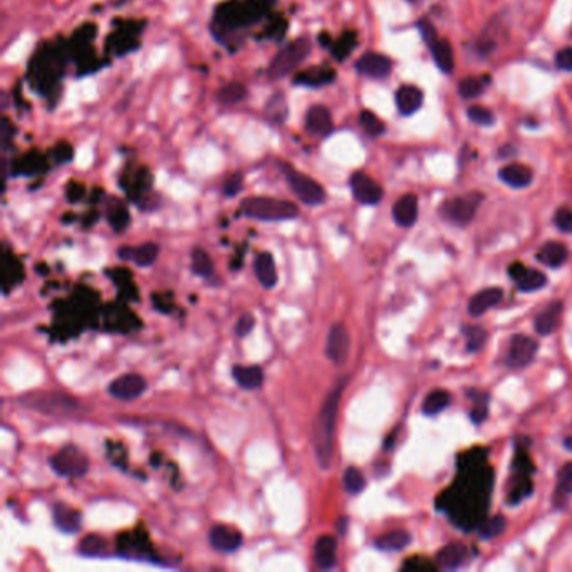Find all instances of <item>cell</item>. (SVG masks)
<instances>
[{"label": "cell", "mask_w": 572, "mask_h": 572, "mask_svg": "<svg viewBox=\"0 0 572 572\" xmlns=\"http://www.w3.org/2000/svg\"><path fill=\"white\" fill-rule=\"evenodd\" d=\"M346 381L341 379L332 388V391L327 394L326 401L320 406L319 416L314 423V431H312V443H314L316 458L320 468L327 470L332 462V448H334V431H336V420L337 411H339L341 394L346 386Z\"/></svg>", "instance_id": "1"}, {"label": "cell", "mask_w": 572, "mask_h": 572, "mask_svg": "<svg viewBox=\"0 0 572 572\" xmlns=\"http://www.w3.org/2000/svg\"><path fill=\"white\" fill-rule=\"evenodd\" d=\"M272 0H244V2H227L215 12L214 34L228 32L259 22L267 12Z\"/></svg>", "instance_id": "2"}, {"label": "cell", "mask_w": 572, "mask_h": 572, "mask_svg": "<svg viewBox=\"0 0 572 572\" xmlns=\"http://www.w3.org/2000/svg\"><path fill=\"white\" fill-rule=\"evenodd\" d=\"M242 214L249 219L262 222H282L297 219L299 208L296 203L271 197H249L240 203Z\"/></svg>", "instance_id": "3"}, {"label": "cell", "mask_w": 572, "mask_h": 572, "mask_svg": "<svg viewBox=\"0 0 572 572\" xmlns=\"http://www.w3.org/2000/svg\"><path fill=\"white\" fill-rule=\"evenodd\" d=\"M311 49H312L311 41L307 37H299L296 41L289 42V44L284 46L282 49L274 56V59L271 60L267 69V76L275 81L290 74V72L296 71V69L304 63L307 56H309Z\"/></svg>", "instance_id": "4"}, {"label": "cell", "mask_w": 572, "mask_h": 572, "mask_svg": "<svg viewBox=\"0 0 572 572\" xmlns=\"http://www.w3.org/2000/svg\"><path fill=\"white\" fill-rule=\"evenodd\" d=\"M279 167L280 170H282L292 193L296 195L302 203H306V205L309 207H316L326 202V190H324L318 181L312 180L311 176L304 175V173L296 170V168H292L287 163H280Z\"/></svg>", "instance_id": "5"}, {"label": "cell", "mask_w": 572, "mask_h": 572, "mask_svg": "<svg viewBox=\"0 0 572 572\" xmlns=\"http://www.w3.org/2000/svg\"><path fill=\"white\" fill-rule=\"evenodd\" d=\"M19 403L25 406V408L44 415H67L79 406V403H77L72 396L52 391L27 394V396L20 398Z\"/></svg>", "instance_id": "6"}, {"label": "cell", "mask_w": 572, "mask_h": 572, "mask_svg": "<svg viewBox=\"0 0 572 572\" xmlns=\"http://www.w3.org/2000/svg\"><path fill=\"white\" fill-rule=\"evenodd\" d=\"M51 467L56 474L67 479H81L89 468V460L74 445H66L51 458Z\"/></svg>", "instance_id": "7"}, {"label": "cell", "mask_w": 572, "mask_h": 572, "mask_svg": "<svg viewBox=\"0 0 572 572\" xmlns=\"http://www.w3.org/2000/svg\"><path fill=\"white\" fill-rule=\"evenodd\" d=\"M482 198L483 197L480 193H468L463 195V197H455L452 200L445 202L441 212H443L446 220H450V222L457 225H467L474 220L476 208H479Z\"/></svg>", "instance_id": "8"}, {"label": "cell", "mask_w": 572, "mask_h": 572, "mask_svg": "<svg viewBox=\"0 0 572 572\" xmlns=\"http://www.w3.org/2000/svg\"><path fill=\"white\" fill-rule=\"evenodd\" d=\"M148 384L143 376L136 375V372H128V375L119 376L115 381H111L110 391L111 396H115L116 400H123V401H131L140 398L143 393L146 391Z\"/></svg>", "instance_id": "9"}, {"label": "cell", "mask_w": 572, "mask_h": 572, "mask_svg": "<svg viewBox=\"0 0 572 572\" xmlns=\"http://www.w3.org/2000/svg\"><path fill=\"white\" fill-rule=\"evenodd\" d=\"M351 190L353 197L363 205H376L383 198V188L379 183L363 171H356L351 176Z\"/></svg>", "instance_id": "10"}, {"label": "cell", "mask_w": 572, "mask_h": 572, "mask_svg": "<svg viewBox=\"0 0 572 572\" xmlns=\"http://www.w3.org/2000/svg\"><path fill=\"white\" fill-rule=\"evenodd\" d=\"M351 348V339H349V332L346 329L344 324H334L329 331L327 342H326V356L331 363L341 364L346 363Z\"/></svg>", "instance_id": "11"}, {"label": "cell", "mask_w": 572, "mask_h": 572, "mask_svg": "<svg viewBox=\"0 0 572 572\" xmlns=\"http://www.w3.org/2000/svg\"><path fill=\"white\" fill-rule=\"evenodd\" d=\"M537 349H539V346L532 337L524 334L514 336L512 341H510L507 364L512 368H526L527 364L534 361Z\"/></svg>", "instance_id": "12"}, {"label": "cell", "mask_w": 572, "mask_h": 572, "mask_svg": "<svg viewBox=\"0 0 572 572\" xmlns=\"http://www.w3.org/2000/svg\"><path fill=\"white\" fill-rule=\"evenodd\" d=\"M393 63L386 56L378 54V52H368L363 58L358 59L356 69L361 74L372 77V79H383L391 72Z\"/></svg>", "instance_id": "13"}, {"label": "cell", "mask_w": 572, "mask_h": 572, "mask_svg": "<svg viewBox=\"0 0 572 572\" xmlns=\"http://www.w3.org/2000/svg\"><path fill=\"white\" fill-rule=\"evenodd\" d=\"M210 545L219 552H235L244 542V537L235 528L227 526H215L208 532Z\"/></svg>", "instance_id": "14"}, {"label": "cell", "mask_w": 572, "mask_h": 572, "mask_svg": "<svg viewBox=\"0 0 572 572\" xmlns=\"http://www.w3.org/2000/svg\"><path fill=\"white\" fill-rule=\"evenodd\" d=\"M306 128L316 136H327L334 129V123H332V116L326 106L323 104H316L312 106L306 115Z\"/></svg>", "instance_id": "15"}, {"label": "cell", "mask_w": 572, "mask_h": 572, "mask_svg": "<svg viewBox=\"0 0 572 572\" xmlns=\"http://www.w3.org/2000/svg\"><path fill=\"white\" fill-rule=\"evenodd\" d=\"M502 297H504V290L500 287H487L480 290V292L475 294V296L470 299V302H468V312H470V316H474V318H479V316L485 314L488 309L495 307L498 302H500Z\"/></svg>", "instance_id": "16"}, {"label": "cell", "mask_w": 572, "mask_h": 572, "mask_svg": "<svg viewBox=\"0 0 572 572\" xmlns=\"http://www.w3.org/2000/svg\"><path fill=\"white\" fill-rule=\"evenodd\" d=\"M393 219L400 227H411L418 219V198L416 195H403V197L394 203L393 207Z\"/></svg>", "instance_id": "17"}, {"label": "cell", "mask_w": 572, "mask_h": 572, "mask_svg": "<svg viewBox=\"0 0 572 572\" xmlns=\"http://www.w3.org/2000/svg\"><path fill=\"white\" fill-rule=\"evenodd\" d=\"M394 98H396L398 110H400L401 115H405V116H410V115H413V112L418 111L420 106H422V103H423L422 89L416 88V86H411V84L401 86V88L396 91V94H394Z\"/></svg>", "instance_id": "18"}, {"label": "cell", "mask_w": 572, "mask_h": 572, "mask_svg": "<svg viewBox=\"0 0 572 572\" xmlns=\"http://www.w3.org/2000/svg\"><path fill=\"white\" fill-rule=\"evenodd\" d=\"M562 314V302H550L544 311L537 314L534 327L540 336H549L556 331Z\"/></svg>", "instance_id": "19"}, {"label": "cell", "mask_w": 572, "mask_h": 572, "mask_svg": "<svg viewBox=\"0 0 572 572\" xmlns=\"http://www.w3.org/2000/svg\"><path fill=\"white\" fill-rule=\"evenodd\" d=\"M160 254V247L156 244H143L140 247H123L118 255L121 259L133 260L136 266L150 267Z\"/></svg>", "instance_id": "20"}, {"label": "cell", "mask_w": 572, "mask_h": 572, "mask_svg": "<svg viewBox=\"0 0 572 572\" xmlns=\"http://www.w3.org/2000/svg\"><path fill=\"white\" fill-rule=\"evenodd\" d=\"M336 550L337 544L334 537L320 535L319 539L316 540L314 545L316 564H318L320 569H332V567L336 566Z\"/></svg>", "instance_id": "21"}, {"label": "cell", "mask_w": 572, "mask_h": 572, "mask_svg": "<svg viewBox=\"0 0 572 572\" xmlns=\"http://www.w3.org/2000/svg\"><path fill=\"white\" fill-rule=\"evenodd\" d=\"M498 176L504 183L512 186V188H526L532 183V170L520 163H512L500 168Z\"/></svg>", "instance_id": "22"}, {"label": "cell", "mask_w": 572, "mask_h": 572, "mask_svg": "<svg viewBox=\"0 0 572 572\" xmlns=\"http://www.w3.org/2000/svg\"><path fill=\"white\" fill-rule=\"evenodd\" d=\"M54 515V524L59 531L66 532V534H74L81 527V514L71 505L58 504L52 510Z\"/></svg>", "instance_id": "23"}, {"label": "cell", "mask_w": 572, "mask_h": 572, "mask_svg": "<svg viewBox=\"0 0 572 572\" xmlns=\"http://www.w3.org/2000/svg\"><path fill=\"white\" fill-rule=\"evenodd\" d=\"M336 72L331 67H309L306 71L297 72L294 77V84L311 86V88H319V86L329 84L334 81Z\"/></svg>", "instance_id": "24"}, {"label": "cell", "mask_w": 572, "mask_h": 572, "mask_svg": "<svg viewBox=\"0 0 572 572\" xmlns=\"http://www.w3.org/2000/svg\"><path fill=\"white\" fill-rule=\"evenodd\" d=\"M254 268H255V274H257L259 282L262 284L264 287L272 289L277 284V279H279V277H277L274 257H272L271 254L268 252L259 254L257 259H255Z\"/></svg>", "instance_id": "25"}, {"label": "cell", "mask_w": 572, "mask_h": 572, "mask_svg": "<svg viewBox=\"0 0 572 572\" xmlns=\"http://www.w3.org/2000/svg\"><path fill=\"white\" fill-rule=\"evenodd\" d=\"M537 259L542 264H545V266L556 268L561 267L562 264L569 259V250H567V247L564 244H561V242H547V244L540 247Z\"/></svg>", "instance_id": "26"}, {"label": "cell", "mask_w": 572, "mask_h": 572, "mask_svg": "<svg viewBox=\"0 0 572 572\" xmlns=\"http://www.w3.org/2000/svg\"><path fill=\"white\" fill-rule=\"evenodd\" d=\"M233 379L244 389H257L264 383V372L259 366H233Z\"/></svg>", "instance_id": "27"}, {"label": "cell", "mask_w": 572, "mask_h": 572, "mask_svg": "<svg viewBox=\"0 0 572 572\" xmlns=\"http://www.w3.org/2000/svg\"><path fill=\"white\" fill-rule=\"evenodd\" d=\"M430 47H431V54H433V59H435L436 66H438L443 72H446V74L452 72L455 67V56H453L452 44H450L446 39H436L433 44H430Z\"/></svg>", "instance_id": "28"}, {"label": "cell", "mask_w": 572, "mask_h": 572, "mask_svg": "<svg viewBox=\"0 0 572 572\" xmlns=\"http://www.w3.org/2000/svg\"><path fill=\"white\" fill-rule=\"evenodd\" d=\"M411 537L408 532L405 531H391L388 534L378 537L375 540V545L379 550H384V552H396V550L405 549L406 545L410 544Z\"/></svg>", "instance_id": "29"}, {"label": "cell", "mask_w": 572, "mask_h": 572, "mask_svg": "<svg viewBox=\"0 0 572 572\" xmlns=\"http://www.w3.org/2000/svg\"><path fill=\"white\" fill-rule=\"evenodd\" d=\"M463 559H465V545H462L460 542L445 545V547L436 554V561H438L440 566L445 567V569H457V567L463 562Z\"/></svg>", "instance_id": "30"}, {"label": "cell", "mask_w": 572, "mask_h": 572, "mask_svg": "<svg viewBox=\"0 0 572 572\" xmlns=\"http://www.w3.org/2000/svg\"><path fill=\"white\" fill-rule=\"evenodd\" d=\"M215 98L220 104H237L247 98V88L242 82H228L216 91Z\"/></svg>", "instance_id": "31"}, {"label": "cell", "mask_w": 572, "mask_h": 572, "mask_svg": "<svg viewBox=\"0 0 572 572\" xmlns=\"http://www.w3.org/2000/svg\"><path fill=\"white\" fill-rule=\"evenodd\" d=\"M515 282H517V287L522 292H534V290L544 287L547 284V277L542 272L535 271V268H526Z\"/></svg>", "instance_id": "32"}, {"label": "cell", "mask_w": 572, "mask_h": 572, "mask_svg": "<svg viewBox=\"0 0 572 572\" xmlns=\"http://www.w3.org/2000/svg\"><path fill=\"white\" fill-rule=\"evenodd\" d=\"M264 111H266V116L272 121V123L282 124L289 115L287 101H285L284 94H275L274 98L268 99L266 104V110Z\"/></svg>", "instance_id": "33"}, {"label": "cell", "mask_w": 572, "mask_h": 572, "mask_svg": "<svg viewBox=\"0 0 572 572\" xmlns=\"http://www.w3.org/2000/svg\"><path fill=\"white\" fill-rule=\"evenodd\" d=\"M450 393L445 391V389H436V391H431L424 398L423 401V413L428 416H433L440 411H443L446 406L450 405Z\"/></svg>", "instance_id": "34"}, {"label": "cell", "mask_w": 572, "mask_h": 572, "mask_svg": "<svg viewBox=\"0 0 572 572\" xmlns=\"http://www.w3.org/2000/svg\"><path fill=\"white\" fill-rule=\"evenodd\" d=\"M358 46V36L356 32H344L342 36L337 39L334 44L331 46V52H332V58L336 60H344L351 52L354 51V47Z\"/></svg>", "instance_id": "35"}, {"label": "cell", "mask_w": 572, "mask_h": 572, "mask_svg": "<svg viewBox=\"0 0 572 572\" xmlns=\"http://www.w3.org/2000/svg\"><path fill=\"white\" fill-rule=\"evenodd\" d=\"M342 482H344V490L351 493V495H358V493L363 492V488L366 487V479H364L361 470L356 467L346 468Z\"/></svg>", "instance_id": "36"}, {"label": "cell", "mask_w": 572, "mask_h": 572, "mask_svg": "<svg viewBox=\"0 0 572 572\" xmlns=\"http://www.w3.org/2000/svg\"><path fill=\"white\" fill-rule=\"evenodd\" d=\"M192 271L200 277H210L214 274V262L203 249H195L192 252Z\"/></svg>", "instance_id": "37"}, {"label": "cell", "mask_w": 572, "mask_h": 572, "mask_svg": "<svg viewBox=\"0 0 572 572\" xmlns=\"http://www.w3.org/2000/svg\"><path fill=\"white\" fill-rule=\"evenodd\" d=\"M359 124H361V128L370 134V136H379V134H383L384 129H386L383 121H381L375 112L368 110L361 111V115H359Z\"/></svg>", "instance_id": "38"}, {"label": "cell", "mask_w": 572, "mask_h": 572, "mask_svg": "<svg viewBox=\"0 0 572 572\" xmlns=\"http://www.w3.org/2000/svg\"><path fill=\"white\" fill-rule=\"evenodd\" d=\"M463 334L467 337V349L470 353H476V351L482 349L485 341H487V332L480 326H468L463 331Z\"/></svg>", "instance_id": "39"}, {"label": "cell", "mask_w": 572, "mask_h": 572, "mask_svg": "<svg viewBox=\"0 0 572 572\" xmlns=\"http://www.w3.org/2000/svg\"><path fill=\"white\" fill-rule=\"evenodd\" d=\"M505 527H507L505 519L502 517V515H495V517L490 519V520H487V522H485L483 526L480 527L479 535L482 537V539H485V540L493 539V537L500 535L502 532L505 531Z\"/></svg>", "instance_id": "40"}, {"label": "cell", "mask_w": 572, "mask_h": 572, "mask_svg": "<svg viewBox=\"0 0 572 572\" xmlns=\"http://www.w3.org/2000/svg\"><path fill=\"white\" fill-rule=\"evenodd\" d=\"M106 542H104L103 537L99 535H88L84 540L81 542L79 552L82 556H103L104 550H106Z\"/></svg>", "instance_id": "41"}, {"label": "cell", "mask_w": 572, "mask_h": 572, "mask_svg": "<svg viewBox=\"0 0 572 572\" xmlns=\"http://www.w3.org/2000/svg\"><path fill=\"white\" fill-rule=\"evenodd\" d=\"M19 163V168H17V171H20V173H37V171H41L42 168L46 167V162H44V158H42V155H39V153H36V151H32V153H29V155H25L22 160H20V162H17Z\"/></svg>", "instance_id": "42"}, {"label": "cell", "mask_w": 572, "mask_h": 572, "mask_svg": "<svg viewBox=\"0 0 572 572\" xmlns=\"http://www.w3.org/2000/svg\"><path fill=\"white\" fill-rule=\"evenodd\" d=\"M482 91L483 82L476 79V77H465V79H462L460 84H458V93H460V96L465 99L476 98Z\"/></svg>", "instance_id": "43"}, {"label": "cell", "mask_w": 572, "mask_h": 572, "mask_svg": "<svg viewBox=\"0 0 572 572\" xmlns=\"http://www.w3.org/2000/svg\"><path fill=\"white\" fill-rule=\"evenodd\" d=\"M467 115L470 121H474L475 124H480V126H490V124H493V121H495L493 112L483 106L468 108Z\"/></svg>", "instance_id": "44"}, {"label": "cell", "mask_w": 572, "mask_h": 572, "mask_svg": "<svg viewBox=\"0 0 572 572\" xmlns=\"http://www.w3.org/2000/svg\"><path fill=\"white\" fill-rule=\"evenodd\" d=\"M554 222L562 232H569L572 233V212L567 210V208H561L557 210L556 216H554Z\"/></svg>", "instance_id": "45"}, {"label": "cell", "mask_w": 572, "mask_h": 572, "mask_svg": "<svg viewBox=\"0 0 572 572\" xmlns=\"http://www.w3.org/2000/svg\"><path fill=\"white\" fill-rule=\"evenodd\" d=\"M242 185H244V178L242 175H233L225 181L223 186V193L225 197H235V195L242 190Z\"/></svg>", "instance_id": "46"}, {"label": "cell", "mask_w": 572, "mask_h": 572, "mask_svg": "<svg viewBox=\"0 0 572 572\" xmlns=\"http://www.w3.org/2000/svg\"><path fill=\"white\" fill-rule=\"evenodd\" d=\"M556 64L562 71H572V47H566L557 52Z\"/></svg>", "instance_id": "47"}, {"label": "cell", "mask_w": 572, "mask_h": 572, "mask_svg": "<svg viewBox=\"0 0 572 572\" xmlns=\"http://www.w3.org/2000/svg\"><path fill=\"white\" fill-rule=\"evenodd\" d=\"M72 155H74V151H72V146L69 145V143H59V145L54 148L56 162H59V163L71 162Z\"/></svg>", "instance_id": "48"}, {"label": "cell", "mask_w": 572, "mask_h": 572, "mask_svg": "<svg viewBox=\"0 0 572 572\" xmlns=\"http://www.w3.org/2000/svg\"><path fill=\"white\" fill-rule=\"evenodd\" d=\"M254 324H255V320H254V318H252V316H249V314L242 316V318H240V319H238V323H237V326H235V331H237V334H238V336H240V337H244V336H247V334H249V332H250V331H252Z\"/></svg>", "instance_id": "49"}, {"label": "cell", "mask_w": 572, "mask_h": 572, "mask_svg": "<svg viewBox=\"0 0 572 572\" xmlns=\"http://www.w3.org/2000/svg\"><path fill=\"white\" fill-rule=\"evenodd\" d=\"M418 27H420V32H422L423 39L428 42V44H433V42H435L436 39H438V37H436V30L431 25L430 20H424V19L420 20Z\"/></svg>", "instance_id": "50"}, {"label": "cell", "mask_w": 572, "mask_h": 572, "mask_svg": "<svg viewBox=\"0 0 572 572\" xmlns=\"http://www.w3.org/2000/svg\"><path fill=\"white\" fill-rule=\"evenodd\" d=\"M562 492L572 493V463H567V465L562 468L561 472V485H559Z\"/></svg>", "instance_id": "51"}, {"label": "cell", "mask_w": 572, "mask_h": 572, "mask_svg": "<svg viewBox=\"0 0 572 572\" xmlns=\"http://www.w3.org/2000/svg\"><path fill=\"white\" fill-rule=\"evenodd\" d=\"M14 133H15V129L11 124V121H8L7 118H4L2 119V145H4V150H7L8 146H11L12 138H14Z\"/></svg>", "instance_id": "52"}, {"label": "cell", "mask_w": 572, "mask_h": 572, "mask_svg": "<svg viewBox=\"0 0 572 572\" xmlns=\"http://www.w3.org/2000/svg\"><path fill=\"white\" fill-rule=\"evenodd\" d=\"M111 222H112V225H115L116 228L124 227V223L128 222V212L124 210V207L116 208V210L112 212V214H111Z\"/></svg>", "instance_id": "53"}, {"label": "cell", "mask_w": 572, "mask_h": 572, "mask_svg": "<svg viewBox=\"0 0 572 572\" xmlns=\"http://www.w3.org/2000/svg\"><path fill=\"white\" fill-rule=\"evenodd\" d=\"M487 415H488L487 413V405L476 406V408L472 410V422L480 424L482 422H485V420H487Z\"/></svg>", "instance_id": "54"}, {"label": "cell", "mask_w": 572, "mask_h": 572, "mask_svg": "<svg viewBox=\"0 0 572 572\" xmlns=\"http://www.w3.org/2000/svg\"><path fill=\"white\" fill-rule=\"evenodd\" d=\"M336 528H337V534H339V535H346V531H348V519L341 517L339 520H337Z\"/></svg>", "instance_id": "55"}, {"label": "cell", "mask_w": 572, "mask_h": 572, "mask_svg": "<svg viewBox=\"0 0 572 572\" xmlns=\"http://www.w3.org/2000/svg\"><path fill=\"white\" fill-rule=\"evenodd\" d=\"M319 41H320V44H324V46H331V37H329L327 34H320V36H319Z\"/></svg>", "instance_id": "56"}, {"label": "cell", "mask_w": 572, "mask_h": 572, "mask_svg": "<svg viewBox=\"0 0 572 572\" xmlns=\"http://www.w3.org/2000/svg\"><path fill=\"white\" fill-rule=\"evenodd\" d=\"M564 446L569 450V452H572V436H567V438H564Z\"/></svg>", "instance_id": "57"}]
</instances>
